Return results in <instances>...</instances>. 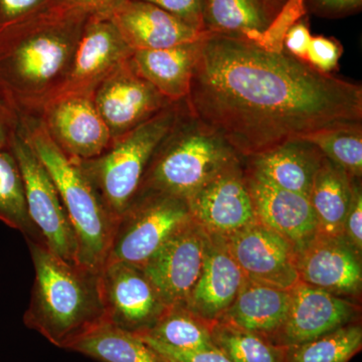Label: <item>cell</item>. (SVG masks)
Returning <instances> with one entry per match:
<instances>
[{
    "instance_id": "obj_1",
    "label": "cell",
    "mask_w": 362,
    "mask_h": 362,
    "mask_svg": "<svg viewBox=\"0 0 362 362\" xmlns=\"http://www.w3.org/2000/svg\"><path fill=\"white\" fill-rule=\"evenodd\" d=\"M185 103L243 159L362 124L361 85L321 73L284 49L218 33L202 40Z\"/></svg>"
},
{
    "instance_id": "obj_2",
    "label": "cell",
    "mask_w": 362,
    "mask_h": 362,
    "mask_svg": "<svg viewBox=\"0 0 362 362\" xmlns=\"http://www.w3.org/2000/svg\"><path fill=\"white\" fill-rule=\"evenodd\" d=\"M94 11L52 0L0 30V98L18 116H37L65 80Z\"/></svg>"
},
{
    "instance_id": "obj_3",
    "label": "cell",
    "mask_w": 362,
    "mask_h": 362,
    "mask_svg": "<svg viewBox=\"0 0 362 362\" xmlns=\"http://www.w3.org/2000/svg\"><path fill=\"white\" fill-rule=\"evenodd\" d=\"M26 242L35 281L23 322L54 346L71 350L78 340L108 322L101 272L70 263L42 243Z\"/></svg>"
},
{
    "instance_id": "obj_4",
    "label": "cell",
    "mask_w": 362,
    "mask_h": 362,
    "mask_svg": "<svg viewBox=\"0 0 362 362\" xmlns=\"http://www.w3.org/2000/svg\"><path fill=\"white\" fill-rule=\"evenodd\" d=\"M20 127L58 188L77 240L76 264L101 272L118 221L78 161L54 142L39 117L20 116Z\"/></svg>"
},
{
    "instance_id": "obj_5",
    "label": "cell",
    "mask_w": 362,
    "mask_h": 362,
    "mask_svg": "<svg viewBox=\"0 0 362 362\" xmlns=\"http://www.w3.org/2000/svg\"><path fill=\"white\" fill-rule=\"evenodd\" d=\"M238 157L225 139L190 115L185 106L150 160L137 194H165L187 201Z\"/></svg>"
},
{
    "instance_id": "obj_6",
    "label": "cell",
    "mask_w": 362,
    "mask_h": 362,
    "mask_svg": "<svg viewBox=\"0 0 362 362\" xmlns=\"http://www.w3.org/2000/svg\"><path fill=\"white\" fill-rule=\"evenodd\" d=\"M182 102L168 105L114 141L102 156L87 160L75 158L117 221L139 192L150 160L180 118Z\"/></svg>"
},
{
    "instance_id": "obj_7",
    "label": "cell",
    "mask_w": 362,
    "mask_h": 362,
    "mask_svg": "<svg viewBox=\"0 0 362 362\" xmlns=\"http://www.w3.org/2000/svg\"><path fill=\"white\" fill-rule=\"evenodd\" d=\"M190 218L185 199L159 194L136 195L117 221L107 262H125L142 268Z\"/></svg>"
},
{
    "instance_id": "obj_8",
    "label": "cell",
    "mask_w": 362,
    "mask_h": 362,
    "mask_svg": "<svg viewBox=\"0 0 362 362\" xmlns=\"http://www.w3.org/2000/svg\"><path fill=\"white\" fill-rule=\"evenodd\" d=\"M9 150L23 176L28 216L45 247L62 259L76 264L77 240L58 188L20 125L11 138Z\"/></svg>"
},
{
    "instance_id": "obj_9",
    "label": "cell",
    "mask_w": 362,
    "mask_h": 362,
    "mask_svg": "<svg viewBox=\"0 0 362 362\" xmlns=\"http://www.w3.org/2000/svg\"><path fill=\"white\" fill-rule=\"evenodd\" d=\"M242 159L223 166L187 201L192 218L206 233L226 238L259 221Z\"/></svg>"
},
{
    "instance_id": "obj_10",
    "label": "cell",
    "mask_w": 362,
    "mask_h": 362,
    "mask_svg": "<svg viewBox=\"0 0 362 362\" xmlns=\"http://www.w3.org/2000/svg\"><path fill=\"white\" fill-rule=\"evenodd\" d=\"M132 54L108 16L102 11L93 13L78 40L65 80L49 102L68 96L93 98L102 81Z\"/></svg>"
},
{
    "instance_id": "obj_11",
    "label": "cell",
    "mask_w": 362,
    "mask_h": 362,
    "mask_svg": "<svg viewBox=\"0 0 362 362\" xmlns=\"http://www.w3.org/2000/svg\"><path fill=\"white\" fill-rule=\"evenodd\" d=\"M101 284L108 323L131 333L151 329L169 307L143 269L132 264L107 262Z\"/></svg>"
},
{
    "instance_id": "obj_12",
    "label": "cell",
    "mask_w": 362,
    "mask_h": 362,
    "mask_svg": "<svg viewBox=\"0 0 362 362\" xmlns=\"http://www.w3.org/2000/svg\"><path fill=\"white\" fill-rule=\"evenodd\" d=\"M206 232L190 218L142 267L168 306L185 305L204 264Z\"/></svg>"
},
{
    "instance_id": "obj_13",
    "label": "cell",
    "mask_w": 362,
    "mask_h": 362,
    "mask_svg": "<svg viewBox=\"0 0 362 362\" xmlns=\"http://www.w3.org/2000/svg\"><path fill=\"white\" fill-rule=\"evenodd\" d=\"M93 101L113 143L173 103L135 71L130 59L102 81Z\"/></svg>"
},
{
    "instance_id": "obj_14",
    "label": "cell",
    "mask_w": 362,
    "mask_h": 362,
    "mask_svg": "<svg viewBox=\"0 0 362 362\" xmlns=\"http://www.w3.org/2000/svg\"><path fill=\"white\" fill-rule=\"evenodd\" d=\"M37 117L54 142L73 158H96L113 144L92 97L58 98L45 104Z\"/></svg>"
},
{
    "instance_id": "obj_15",
    "label": "cell",
    "mask_w": 362,
    "mask_h": 362,
    "mask_svg": "<svg viewBox=\"0 0 362 362\" xmlns=\"http://www.w3.org/2000/svg\"><path fill=\"white\" fill-rule=\"evenodd\" d=\"M288 315L270 341L290 347L311 341L331 331L356 322L358 305L320 288L298 282L292 289Z\"/></svg>"
},
{
    "instance_id": "obj_16",
    "label": "cell",
    "mask_w": 362,
    "mask_h": 362,
    "mask_svg": "<svg viewBox=\"0 0 362 362\" xmlns=\"http://www.w3.org/2000/svg\"><path fill=\"white\" fill-rule=\"evenodd\" d=\"M230 254L250 280L290 290L300 282L295 247L257 221L226 238Z\"/></svg>"
},
{
    "instance_id": "obj_17",
    "label": "cell",
    "mask_w": 362,
    "mask_h": 362,
    "mask_svg": "<svg viewBox=\"0 0 362 362\" xmlns=\"http://www.w3.org/2000/svg\"><path fill=\"white\" fill-rule=\"evenodd\" d=\"M300 282L337 296H358L362 286L361 256L344 237L317 235L297 252Z\"/></svg>"
},
{
    "instance_id": "obj_18",
    "label": "cell",
    "mask_w": 362,
    "mask_h": 362,
    "mask_svg": "<svg viewBox=\"0 0 362 362\" xmlns=\"http://www.w3.org/2000/svg\"><path fill=\"white\" fill-rule=\"evenodd\" d=\"M247 187L259 223L301 251L318 233V223L308 197L272 185L245 166Z\"/></svg>"
},
{
    "instance_id": "obj_19",
    "label": "cell",
    "mask_w": 362,
    "mask_h": 362,
    "mask_svg": "<svg viewBox=\"0 0 362 362\" xmlns=\"http://www.w3.org/2000/svg\"><path fill=\"white\" fill-rule=\"evenodd\" d=\"M102 13L108 16L133 52L189 44L206 33L144 0H120Z\"/></svg>"
},
{
    "instance_id": "obj_20",
    "label": "cell",
    "mask_w": 362,
    "mask_h": 362,
    "mask_svg": "<svg viewBox=\"0 0 362 362\" xmlns=\"http://www.w3.org/2000/svg\"><path fill=\"white\" fill-rule=\"evenodd\" d=\"M246 278L230 254L226 238L206 233L201 275L185 306L214 324L230 308Z\"/></svg>"
},
{
    "instance_id": "obj_21",
    "label": "cell",
    "mask_w": 362,
    "mask_h": 362,
    "mask_svg": "<svg viewBox=\"0 0 362 362\" xmlns=\"http://www.w3.org/2000/svg\"><path fill=\"white\" fill-rule=\"evenodd\" d=\"M202 39L168 49L134 51L130 62L135 71L162 96L173 103H180L189 94Z\"/></svg>"
},
{
    "instance_id": "obj_22",
    "label": "cell",
    "mask_w": 362,
    "mask_h": 362,
    "mask_svg": "<svg viewBox=\"0 0 362 362\" xmlns=\"http://www.w3.org/2000/svg\"><path fill=\"white\" fill-rule=\"evenodd\" d=\"M324 156L306 139H294L247 158V166L276 187L308 197Z\"/></svg>"
},
{
    "instance_id": "obj_23",
    "label": "cell",
    "mask_w": 362,
    "mask_h": 362,
    "mask_svg": "<svg viewBox=\"0 0 362 362\" xmlns=\"http://www.w3.org/2000/svg\"><path fill=\"white\" fill-rule=\"evenodd\" d=\"M290 302V290L246 278L235 301L218 321L257 333L269 340L284 323Z\"/></svg>"
},
{
    "instance_id": "obj_24",
    "label": "cell",
    "mask_w": 362,
    "mask_h": 362,
    "mask_svg": "<svg viewBox=\"0 0 362 362\" xmlns=\"http://www.w3.org/2000/svg\"><path fill=\"white\" fill-rule=\"evenodd\" d=\"M282 6L276 0H202L204 30L259 45Z\"/></svg>"
},
{
    "instance_id": "obj_25",
    "label": "cell",
    "mask_w": 362,
    "mask_h": 362,
    "mask_svg": "<svg viewBox=\"0 0 362 362\" xmlns=\"http://www.w3.org/2000/svg\"><path fill=\"white\" fill-rule=\"evenodd\" d=\"M352 187L354 178L324 156L309 195L318 223L317 235L343 237Z\"/></svg>"
},
{
    "instance_id": "obj_26",
    "label": "cell",
    "mask_w": 362,
    "mask_h": 362,
    "mask_svg": "<svg viewBox=\"0 0 362 362\" xmlns=\"http://www.w3.org/2000/svg\"><path fill=\"white\" fill-rule=\"evenodd\" d=\"M99 362H169L141 337L104 323L71 349Z\"/></svg>"
},
{
    "instance_id": "obj_27",
    "label": "cell",
    "mask_w": 362,
    "mask_h": 362,
    "mask_svg": "<svg viewBox=\"0 0 362 362\" xmlns=\"http://www.w3.org/2000/svg\"><path fill=\"white\" fill-rule=\"evenodd\" d=\"M173 349L187 351L216 349L211 339V324L185 305L169 306L151 329L140 334Z\"/></svg>"
},
{
    "instance_id": "obj_28",
    "label": "cell",
    "mask_w": 362,
    "mask_h": 362,
    "mask_svg": "<svg viewBox=\"0 0 362 362\" xmlns=\"http://www.w3.org/2000/svg\"><path fill=\"white\" fill-rule=\"evenodd\" d=\"M0 221L20 230L26 240L44 244L28 216L23 176L9 149H0Z\"/></svg>"
},
{
    "instance_id": "obj_29",
    "label": "cell",
    "mask_w": 362,
    "mask_h": 362,
    "mask_svg": "<svg viewBox=\"0 0 362 362\" xmlns=\"http://www.w3.org/2000/svg\"><path fill=\"white\" fill-rule=\"evenodd\" d=\"M361 347V324L356 321L311 341L284 347V362H349Z\"/></svg>"
},
{
    "instance_id": "obj_30",
    "label": "cell",
    "mask_w": 362,
    "mask_h": 362,
    "mask_svg": "<svg viewBox=\"0 0 362 362\" xmlns=\"http://www.w3.org/2000/svg\"><path fill=\"white\" fill-rule=\"evenodd\" d=\"M214 349L232 362H284V347L230 324H211Z\"/></svg>"
},
{
    "instance_id": "obj_31",
    "label": "cell",
    "mask_w": 362,
    "mask_h": 362,
    "mask_svg": "<svg viewBox=\"0 0 362 362\" xmlns=\"http://www.w3.org/2000/svg\"><path fill=\"white\" fill-rule=\"evenodd\" d=\"M315 145L326 158L334 162L350 177L362 175V124L319 131L303 138Z\"/></svg>"
},
{
    "instance_id": "obj_32",
    "label": "cell",
    "mask_w": 362,
    "mask_h": 362,
    "mask_svg": "<svg viewBox=\"0 0 362 362\" xmlns=\"http://www.w3.org/2000/svg\"><path fill=\"white\" fill-rule=\"evenodd\" d=\"M343 49L341 45L330 37H312L306 63L321 73L331 74L337 70Z\"/></svg>"
},
{
    "instance_id": "obj_33",
    "label": "cell",
    "mask_w": 362,
    "mask_h": 362,
    "mask_svg": "<svg viewBox=\"0 0 362 362\" xmlns=\"http://www.w3.org/2000/svg\"><path fill=\"white\" fill-rule=\"evenodd\" d=\"M158 6L166 13L192 26L199 32L206 33L202 23V0H144Z\"/></svg>"
},
{
    "instance_id": "obj_34",
    "label": "cell",
    "mask_w": 362,
    "mask_h": 362,
    "mask_svg": "<svg viewBox=\"0 0 362 362\" xmlns=\"http://www.w3.org/2000/svg\"><path fill=\"white\" fill-rule=\"evenodd\" d=\"M343 237L361 256L362 252V192L358 180L354 178L352 197L344 221Z\"/></svg>"
},
{
    "instance_id": "obj_35",
    "label": "cell",
    "mask_w": 362,
    "mask_h": 362,
    "mask_svg": "<svg viewBox=\"0 0 362 362\" xmlns=\"http://www.w3.org/2000/svg\"><path fill=\"white\" fill-rule=\"evenodd\" d=\"M307 13L327 18H341L359 13L362 0H303Z\"/></svg>"
},
{
    "instance_id": "obj_36",
    "label": "cell",
    "mask_w": 362,
    "mask_h": 362,
    "mask_svg": "<svg viewBox=\"0 0 362 362\" xmlns=\"http://www.w3.org/2000/svg\"><path fill=\"white\" fill-rule=\"evenodd\" d=\"M141 337V335H139ZM150 346L153 347L169 362H232L216 349L206 351H187L166 346L146 337H141Z\"/></svg>"
},
{
    "instance_id": "obj_37",
    "label": "cell",
    "mask_w": 362,
    "mask_h": 362,
    "mask_svg": "<svg viewBox=\"0 0 362 362\" xmlns=\"http://www.w3.org/2000/svg\"><path fill=\"white\" fill-rule=\"evenodd\" d=\"M52 0H0V30L42 8Z\"/></svg>"
},
{
    "instance_id": "obj_38",
    "label": "cell",
    "mask_w": 362,
    "mask_h": 362,
    "mask_svg": "<svg viewBox=\"0 0 362 362\" xmlns=\"http://www.w3.org/2000/svg\"><path fill=\"white\" fill-rule=\"evenodd\" d=\"M312 35L306 21L303 18L295 23L286 33L283 40V49L294 58L306 62L307 52Z\"/></svg>"
},
{
    "instance_id": "obj_39",
    "label": "cell",
    "mask_w": 362,
    "mask_h": 362,
    "mask_svg": "<svg viewBox=\"0 0 362 362\" xmlns=\"http://www.w3.org/2000/svg\"><path fill=\"white\" fill-rule=\"evenodd\" d=\"M20 125V116L0 98V149H9L11 138Z\"/></svg>"
},
{
    "instance_id": "obj_40",
    "label": "cell",
    "mask_w": 362,
    "mask_h": 362,
    "mask_svg": "<svg viewBox=\"0 0 362 362\" xmlns=\"http://www.w3.org/2000/svg\"><path fill=\"white\" fill-rule=\"evenodd\" d=\"M71 6L82 7L90 11H103L120 0H63Z\"/></svg>"
},
{
    "instance_id": "obj_41",
    "label": "cell",
    "mask_w": 362,
    "mask_h": 362,
    "mask_svg": "<svg viewBox=\"0 0 362 362\" xmlns=\"http://www.w3.org/2000/svg\"><path fill=\"white\" fill-rule=\"evenodd\" d=\"M276 1L279 2V4H284L286 2V0H276Z\"/></svg>"
}]
</instances>
